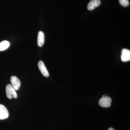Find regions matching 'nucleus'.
<instances>
[{"mask_svg": "<svg viewBox=\"0 0 130 130\" xmlns=\"http://www.w3.org/2000/svg\"><path fill=\"white\" fill-rule=\"evenodd\" d=\"M10 43L7 41H4L0 42V51H4L8 48Z\"/></svg>", "mask_w": 130, "mask_h": 130, "instance_id": "1a4fd4ad", "label": "nucleus"}, {"mask_svg": "<svg viewBox=\"0 0 130 130\" xmlns=\"http://www.w3.org/2000/svg\"><path fill=\"white\" fill-rule=\"evenodd\" d=\"M44 43V35L42 31H39L38 35L37 44L39 47H42Z\"/></svg>", "mask_w": 130, "mask_h": 130, "instance_id": "6e6552de", "label": "nucleus"}, {"mask_svg": "<svg viewBox=\"0 0 130 130\" xmlns=\"http://www.w3.org/2000/svg\"><path fill=\"white\" fill-rule=\"evenodd\" d=\"M108 130H115L114 129H113V128H109V129H108Z\"/></svg>", "mask_w": 130, "mask_h": 130, "instance_id": "9b49d317", "label": "nucleus"}, {"mask_svg": "<svg viewBox=\"0 0 130 130\" xmlns=\"http://www.w3.org/2000/svg\"><path fill=\"white\" fill-rule=\"evenodd\" d=\"M11 85L15 90H18L21 86V84L20 80L15 76H12L11 78Z\"/></svg>", "mask_w": 130, "mask_h": 130, "instance_id": "7ed1b4c3", "label": "nucleus"}, {"mask_svg": "<svg viewBox=\"0 0 130 130\" xmlns=\"http://www.w3.org/2000/svg\"><path fill=\"white\" fill-rule=\"evenodd\" d=\"M6 93L7 96L9 99L12 98L16 99L18 98V96L16 90L10 84H8L6 87Z\"/></svg>", "mask_w": 130, "mask_h": 130, "instance_id": "f257e3e1", "label": "nucleus"}, {"mask_svg": "<svg viewBox=\"0 0 130 130\" xmlns=\"http://www.w3.org/2000/svg\"><path fill=\"white\" fill-rule=\"evenodd\" d=\"M9 116V112L6 108L2 104H0V119L7 118Z\"/></svg>", "mask_w": 130, "mask_h": 130, "instance_id": "20e7f679", "label": "nucleus"}, {"mask_svg": "<svg viewBox=\"0 0 130 130\" xmlns=\"http://www.w3.org/2000/svg\"><path fill=\"white\" fill-rule=\"evenodd\" d=\"M101 1L100 0H91L88 4V9L89 10H93L96 7L99 6L101 5Z\"/></svg>", "mask_w": 130, "mask_h": 130, "instance_id": "0eeeda50", "label": "nucleus"}, {"mask_svg": "<svg viewBox=\"0 0 130 130\" xmlns=\"http://www.w3.org/2000/svg\"><path fill=\"white\" fill-rule=\"evenodd\" d=\"M112 102L111 98L108 96H103L100 99L99 104L101 106L108 108L110 107Z\"/></svg>", "mask_w": 130, "mask_h": 130, "instance_id": "f03ea898", "label": "nucleus"}, {"mask_svg": "<svg viewBox=\"0 0 130 130\" xmlns=\"http://www.w3.org/2000/svg\"><path fill=\"white\" fill-rule=\"evenodd\" d=\"M38 66L40 71L44 76L48 77L49 76L48 71L47 70L43 61L41 60L38 63Z\"/></svg>", "mask_w": 130, "mask_h": 130, "instance_id": "423d86ee", "label": "nucleus"}, {"mask_svg": "<svg viewBox=\"0 0 130 130\" xmlns=\"http://www.w3.org/2000/svg\"><path fill=\"white\" fill-rule=\"evenodd\" d=\"M121 60L123 62L129 61L130 60V51L127 49H123L121 53Z\"/></svg>", "mask_w": 130, "mask_h": 130, "instance_id": "39448f33", "label": "nucleus"}, {"mask_svg": "<svg viewBox=\"0 0 130 130\" xmlns=\"http://www.w3.org/2000/svg\"><path fill=\"white\" fill-rule=\"evenodd\" d=\"M119 2L124 7L128 6L129 4L128 0H119Z\"/></svg>", "mask_w": 130, "mask_h": 130, "instance_id": "9d476101", "label": "nucleus"}]
</instances>
